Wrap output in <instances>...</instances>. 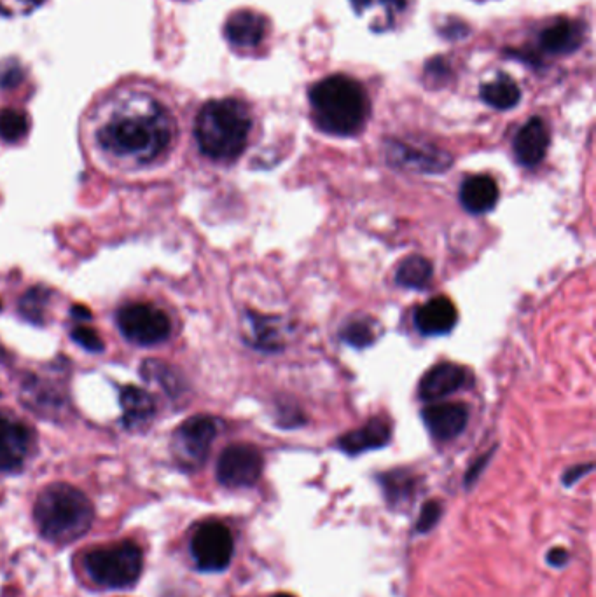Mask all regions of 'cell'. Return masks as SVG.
<instances>
[{"instance_id":"obj_1","label":"cell","mask_w":596,"mask_h":597,"mask_svg":"<svg viewBox=\"0 0 596 597\" xmlns=\"http://www.w3.org/2000/svg\"><path fill=\"white\" fill-rule=\"evenodd\" d=\"M175 137L174 114L149 84H121L98 103L95 140L111 158L151 165L167 156Z\"/></svg>"},{"instance_id":"obj_2","label":"cell","mask_w":596,"mask_h":597,"mask_svg":"<svg viewBox=\"0 0 596 597\" xmlns=\"http://www.w3.org/2000/svg\"><path fill=\"white\" fill-rule=\"evenodd\" d=\"M310 103L315 124L336 137L355 135L368 121V93L354 77L322 79L310 90Z\"/></svg>"},{"instance_id":"obj_3","label":"cell","mask_w":596,"mask_h":597,"mask_svg":"<svg viewBox=\"0 0 596 597\" xmlns=\"http://www.w3.org/2000/svg\"><path fill=\"white\" fill-rule=\"evenodd\" d=\"M252 116L236 98L210 100L196 117L195 137L200 151L214 161H233L249 142Z\"/></svg>"},{"instance_id":"obj_4","label":"cell","mask_w":596,"mask_h":597,"mask_svg":"<svg viewBox=\"0 0 596 597\" xmlns=\"http://www.w3.org/2000/svg\"><path fill=\"white\" fill-rule=\"evenodd\" d=\"M34 519L46 540L65 545L90 531L95 510L79 489L69 484H51L35 501Z\"/></svg>"},{"instance_id":"obj_5","label":"cell","mask_w":596,"mask_h":597,"mask_svg":"<svg viewBox=\"0 0 596 597\" xmlns=\"http://www.w3.org/2000/svg\"><path fill=\"white\" fill-rule=\"evenodd\" d=\"M142 552L133 542L98 547L84 556V568L95 584L104 589H128L142 575Z\"/></svg>"},{"instance_id":"obj_6","label":"cell","mask_w":596,"mask_h":597,"mask_svg":"<svg viewBox=\"0 0 596 597\" xmlns=\"http://www.w3.org/2000/svg\"><path fill=\"white\" fill-rule=\"evenodd\" d=\"M118 327L132 343L153 346L167 341L172 334V323L165 311L147 302H130L119 309Z\"/></svg>"},{"instance_id":"obj_7","label":"cell","mask_w":596,"mask_h":597,"mask_svg":"<svg viewBox=\"0 0 596 597\" xmlns=\"http://www.w3.org/2000/svg\"><path fill=\"white\" fill-rule=\"evenodd\" d=\"M219 432V421L212 416H193L186 419L174 433L175 458L182 468L196 470L207 461L210 447Z\"/></svg>"},{"instance_id":"obj_8","label":"cell","mask_w":596,"mask_h":597,"mask_svg":"<svg viewBox=\"0 0 596 597\" xmlns=\"http://www.w3.org/2000/svg\"><path fill=\"white\" fill-rule=\"evenodd\" d=\"M233 552V535L222 522H203L191 538V554L201 571L226 570L233 559Z\"/></svg>"},{"instance_id":"obj_9","label":"cell","mask_w":596,"mask_h":597,"mask_svg":"<svg viewBox=\"0 0 596 597\" xmlns=\"http://www.w3.org/2000/svg\"><path fill=\"white\" fill-rule=\"evenodd\" d=\"M263 454L250 444H235L222 451L217 479L226 488H252L263 475Z\"/></svg>"},{"instance_id":"obj_10","label":"cell","mask_w":596,"mask_h":597,"mask_svg":"<svg viewBox=\"0 0 596 597\" xmlns=\"http://www.w3.org/2000/svg\"><path fill=\"white\" fill-rule=\"evenodd\" d=\"M34 428L9 412L0 411V472L13 474L23 468L35 451Z\"/></svg>"},{"instance_id":"obj_11","label":"cell","mask_w":596,"mask_h":597,"mask_svg":"<svg viewBox=\"0 0 596 597\" xmlns=\"http://www.w3.org/2000/svg\"><path fill=\"white\" fill-rule=\"evenodd\" d=\"M387 161L390 165L418 173H443L450 168L453 159L448 152L436 147L406 144L401 140H390L385 144Z\"/></svg>"},{"instance_id":"obj_12","label":"cell","mask_w":596,"mask_h":597,"mask_svg":"<svg viewBox=\"0 0 596 597\" xmlns=\"http://www.w3.org/2000/svg\"><path fill=\"white\" fill-rule=\"evenodd\" d=\"M422 418L434 439L448 442L464 432L469 421V409L460 402H444L425 407Z\"/></svg>"},{"instance_id":"obj_13","label":"cell","mask_w":596,"mask_h":597,"mask_svg":"<svg viewBox=\"0 0 596 597\" xmlns=\"http://www.w3.org/2000/svg\"><path fill=\"white\" fill-rule=\"evenodd\" d=\"M270 23L256 11H236L224 25V35L236 49H254L264 41Z\"/></svg>"},{"instance_id":"obj_14","label":"cell","mask_w":596,"mask_h":597,"mask_svg":"<svg viewBox=\"0 0 596 597\" xmlns=\"http://www.w3.org/2000/svg\"><path fill=\"white\" fill-rule=\"evenodd\" d=\"M549 142L551 137L548 124L544 123L541 117H532L528 123L521 126L514 138V156L520 165L532 168L546 158Z\"/></svg>"},{"instance_id":"obj_15","label":"cell","mask_w":596,"mask_h":597,"mask_svg":"<svg viewBox=\"0 0 596 597\" xmlns=\"http://www.w3.org/2000/svg\"><path fill=\"white\" fill-rule=\"evenodd\" d=\"M467 379H469V372L465 371L464 367L444 362V364L432 367L423 376L420 388H418V395L422 400L443 398L460 390L467 383Z\"/></svg>"},{"instance_id":"obj_16","label":"cell","mask_w":596,"mask_h":597,"mask_svg":"<svg viewBox=\"0 0 596 597\" xmlns=\"http://www.w3.org/2000/svg\"><path fill=\"white\" fill-rule=\"evenodd\" d=\"M458 315L455 304L448 297H434L416 309L415 325L425 336H441L450 332Z\"/></svg>"},{"instance_id":"obj_17","label":"cell","mask_w":596,"mask_h":597,"mask_svg":"<svg viewBox=\"0 0 596 597\" xmlns=\"http://www.w3.org/2000/svg\"><path fill=\"white\" fill-rule=\"evenodd\" d=\"M542 51L548 55H569L584 42V25L581 21L560 18L541 32Z\"/></svg>"},{"instance_id":"obj_18","label":"cell","mask_w":596,"mask_h":597,"mask_svg":"<svg viewBox=\"0 0 596 597\" xmlns=\"http://www.w3.org/2000/svg\"><path fill=\"white\" fill-rule=\"evenodd\" d=\"M392 428H390L387 419L375 418L368 421L362 428H357L354 432H348L338 440V447L343 453L362 454L371 449H380L390 442Z\"/></svg>"},{"instance_id":"obj_19","label":"cell","mask_w":596,"mask_h":597,"mask_svg":"<svg viewBox=\"0 0 596 597\" xmlns=\"http://www.w3.org/2000/svg\"><path fill=\"white\" fill-rule=\"evenodd\" d=\"M460 201L467 212L483 215L495 208L499 201L497 182L488 175H474L460 187Z\"/></svg>"},{"instance_id":"obj_20","label":"cell","mask_w":596,"mask_h":597,"mask_svg":"<svg viewBox=\"0 0 596 597\" xmlns=\"http://www.w3.org/2000/svg\"><path fill=\"white\" fill-rule=\"evenodd\" d=\"M123 425L128 430H144L156 416L154 398L137 386H126L121 392Z\"/></svg>"},{"instance_id":"obj_21","label":"cell","mask_w":596,"mask_h":597,"mask_svg":"<svg viewBox=\"0 0 596 597\" xmlns=\"http://www.w3.org/2000/svg\"><path fill=\"white\" fill-rule=\"evenodd\" d=\"M62 400L60 390H51V381L30 376L23 385V402L35 409V412H39L41 416L62 409Z\"/></svg>"},{"instance_id":"obj_22","label":"cell","mask_w":596,"mask_h":597,"mask_svg":"<svg viewBox=\"0 0 596 597\" xmlns=\"http://www.w3.org/2000/svg\"><path fill=\"white\" fill-rule=\"evenodd\" d=\"M481 98L493 109L509 110L520 102L521 91L511 77L499 74L492 83L481 86Z\"/></svg>"},{"instance_id":"obj_23","label":"cell","mask_w":596,"mask_h":597,"mask_svg":"<svg viewBox=\"0 0 596 597\" xmlns=\"http://www.w3.org/2000/svg\"><path fill=\"white\" fill-rule=\"evenodd\" d=\"M354 6L355 13L366 14L373 11L376 18L373 21L375 30L390 28L396 23L409 6V0H350Z\"/></svg>"},{"instance_id":"obj_24","label":"cell","mask_w":596,"mask_h":597,"mask_svg":"<svg viewBox=\"0 0 596 597\" xmlns=\"http://www.w3.org/2000/svg\"><path fill=\"white\" fill-rule=\"evenodd\" d=\"M249 343L261 351H278L282 348V337L278 334L277 318L249 313Z\"/></svg>"},{"instance_id":"obj_25","label":"cell","mask_w":596,"mask_h":597,"mask_svg":"<svg viewBox=\"0 0 596 597\" xmlns=\"http://www.w3.org/2000/svg\"><path fill=\"white\" fill-rule=\"evenodd\" d=\"M432 280V264L422 255H411L397 269L396 282L406 289L422 290Z\"/></svg>"},{"instance_id":"obj_26","label":"cell","mask_w":596,"mask_h":597,"mask_svg":"<svg viewBox=\"0 0 596 597\" xmlns=\"http://www.w3.org/2000/svg\"><path fill=\"white\" fill-rule=\"evenodd\" d=\"M382 334V325L373 318H355L341 330V339L354 348H368Z\"/></svg>"},{"instance_id":"obj_27","label":"cell","mask_w":596,"mask_h":597,"mask_svg":"<svg viewBox=\"0 0 596 597\" xmlns=\"http://www.w3.org/2000/svg\"><path fill=\"white\" fill-rule=\"evenodd\" d=\"M49 301H51V294L48 289L34 287V289L27 290L25 296L21 297L20 315L28 322L42 325V323H46Z\"/></svg>"},{"instance_id":"obj_28","label":"cell","mask_w":596,"mask_h":597,"mask_svg":"<svg viewBox=\"0 0 596 597\" xmlns=\"http://www.w3.org/2000/svg\"><path fill=\"white\" fill-rule=\"evenodd\" d=\"M28 116L23 110H0V138L6 144H18L28 135Z\"/></svg>"},{"instance_id":"obj_29","label":"cell","mask_w":596,"mask_h":597,"mask_svg":"<svg viewBox=\"0 0 596 597\" xmlns=\"http://www.w3.org/2000/svg\"><path fill=\"white\" fill-rule=\"evenodd\" d=\"M415 479L406 472H390L382 477V486L385 489V496L390 503H402L408 500L413 493Z\"/></svg>"},{"instance_id":"obj_30","label":"cell","mask_w":596,"mask_h":597,"mask_svg":"<svg viewBox=\"0 0 596 597\" xmlns=\"http://www.w3.org/2000/svg\"><path fill=\"white\" fill-rule=\"evenodd\" d=\"M46 0H0V14L4 16H25L34 13Z\"/></svg>"},{"instance_id":"obj_31","label":"cell","mask_w":596,"mask_h":597,"mask_svg":"<svg viewBox=\"0 0 596 597\" xmlns=\"http://www.w3.org/2000/svg\"><path fill=\"white\" fill-rule=\"evenodd\" d=\"M72 337H74L77 344L83 346L84 350L93 351V353H100L104 350L102 339L90 327H77V329L72 330Z\"/></svg>"},{"instance_id":"obj_32","label":"cell","mask_w":596,"mask_h":597,"mask_svg":"<svg viewBox=\"0 0 596 597\" xmlns=\"http://www.w3.org/2000/svg\"><path fill=\"white\" fill-rule=\"evenodd\" d=\"M439 517H441V505L437 501L425 503L422 512H420V517H418V522H416V529L420 533H427L436 526Z\"/></svg>"},{"instance_id":"obj_33","label":"cell","mask_w":596,"mask_h":597,"mask_svg":"<svg viewBox=\"0 0 596 597\" xmlns=\"http://www.w3.org/2000/svg\"><path fill=\"white\" fill-rule=\"evenodd\" d=\"M591 470H593V465H581V467L572 468V470H569V472L565 474V477H563V482H565V484H574V482L579 481L586 472H591Z\"/></svg>"},{"instance_id":"obj_34","label":"cell","mask_w":596,"mask_h":597,"mask_svg":"<svg viewBox=\"0 0 596 597\" xmlns=\"http://www.w3.org/2000/svg\"><path fill=\"white\" fill-rule=\"evenodd\" d=\"M567 561H569L567 550L553 549L548 554V563L551 564V566H565Z\"/></svg>"},{"instance_id":"obj_35","label":"cell","mask_w":596,"mask_h":597,"mask_svg":"<svg viewBox=\"0 0 596 597\" xmlns=\"http://www.w3.org/2000/svg\"><path fill=\"white\" fill-rule=\"evenodd\" d=\"M273 597H296V596H292V594H275V596Z\"/></svg>"},{"instance_id":"obj_36","label":"cell","mask_w":596,"mask_h":597,"mask_svg":"<svg viewBox=\"0 0 596 597\" xmlns=\"http://www.w3.org/2000/svg\"><path fill=\"white\" fill-rule=\"evenodd\" d=\"M2 358H4V350H2V346H0V362H2Z\"/></svg>"}]
</instances>
